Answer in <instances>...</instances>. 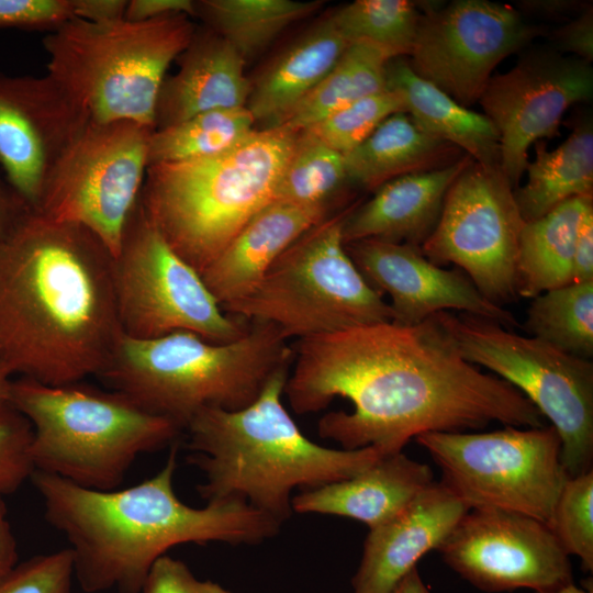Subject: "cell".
Returning a JSON list of instances; mask_svg holds the SVG:
<instances>
[{
  "label": "cell",
  "instance_id": "15",
  "mask_svg": "<svg viewBox=\"0 0 593 593\" xmlns=\"http://www.w3.org/2000/svg\"><path fill=\"white\" fill-rule=\"evenodd\" d=\"M419 2L411 69L463 107L478 102L492 71L544 29L513 5L486 0Z\"/></svg>",
  "mask_w": 593,
  "mask_h": 593
},
{
  "label": "cell",
  "instance_id": "28",
  "mask_svg": "<svg viewBox=\"0 0 593 593\" xmlns=\"http://www.w3.org/2000/svg\"><path fill=\"white\" fill-rule=\"evenodd\" d=\"M535 158L525 171L527 181L514 189L525 222L539 219L577 197L593 195V121L581 114L568 137L553 150L535 143Z\"/></svg>",
  "mask_w": 593,
  "mask_h": 593
},
{
  "label": "cell",
  "instance_id": "45",
  "mask_svg": "<svg viewBox=\"0 0 593 593\" xmlns=\"http://www.w3.org/2000/svg\"><path fill=\"white\" fill-rule=\"evenodd\" d=\"M32 211L0 175V239L8 236Z\"/></svg>",
  "mask_w": 593,
  "mask_h": 593
},
{
  "label": "cell",
  "instance_id": "51",
  "mask_svg": "<svg viewBox=\"0 0 593 593\" xmlns=\"http://www.w3.org/2000/svg\"><path fill=\"white\" fill-rule=\"evenodd\" d=\"M533 593H593L592 590H584L577 586L573 582L567 583L556 589L544 590V591H533Z\"/></svg>",
  "mask_w": 593,
  "mask_h": 593
},
{
  "label": "cell",
  "instance_id": "10",
  "mask_svg": "<svg viewBox=\"0 0 593 593\" xmlns=\"http://www.w3.org/2000/svg\"><path fill=\"white\" fill-rule=\"evenodd\" d=\"M441 471V483L469 510H499L547 524L569 475L550 426H505L488 433L418 435Z\"/></svg>",
  "mask_w": 593,
  "mask_h": 593
},
{
  "label": "cell",
  "instance_id": "8",
  "mask_svg": "<svg viewBox=\"0 0 593 593\" xmlns=\"http://www.w3.org/2000/svg\"><path fill=\"white\" fill-rule=\"evenodd\" d=\"M195 25L177 14L147 21L71 19L47 33V74L90 121H135L155 128L159 90Z\"/></svg>",
  "mask_w": 593,
  "mask_h": 593
},
{
  "label": "cell",
  "instance_id": "23",
  "mask_svg": "<svg viewBox=\"0 0 593 593\" xmlns=\"http://www.w3.org/2000/svg\"><path fill=\"white\" fill-rule=\"evenodd\" d=\"M328 216L323 208L270 202L200 273L203 282L221 307L245 298L292 243Z\"/></svg>",
  "mask_w": 593,
  "mask_h": 593
},
{
  "label": "cell",
  "instance_id": "43",
  "mask_svg": "<svg viewBox=\"0 0 593 593\" xmlns=\"http://www.w3.org/2000/svg\"><path fill=\"white\" fill-rule=\"evenodd\" d=\"M195 4L191 0H128L124 19L147 21L168 15H194Z\"/></svg>",
  "mask_w": 593,
  "mask_h": 593
},
{
  "label": "cell",
  "instance_id": "48",
  "mask_svg": "<svg viewBox=\"0 0 593 593\" xmlns=\"http://www.w3.org/2000/svg\"><path fill=\"white\" fill-rule=\"evenodd\" d=\"M18 563V546L3 496H0V577Z\"/></svg>",
  "mask_w": 593,
  "mask_h": 593
},
{
  "label": "cell",
  "instance_id": "40",
  "mask_svg": "<svg viewBox=\"0 0 593 593\" xmlns=\"http://www.w3.org/2000/svg\"><path fill=\"white\" fill-rule=\"evenodd\" d=\"M75 18L76 0H0V31L49 33Z\"/></svg>",
  "mask_w": 593,
  "mask_h": 593
},
{
  "label": "cell",
  "instance_id": "17",
  "mask_svg": "<svg viewBox=\"0 0 593 593\" xmlns=\"http://www.w3.org/2000/svg\"><path fill=\"white\" fill-rule=\"evenodd\" d=\"M437 550L450 569L489 593L573 582L569 556L549 527L517 513L469 510Z\"/></svg>",
  "mask_w": 593,
  "mask_h": 593
},
{
  "label": "cell",
  "instance_id": "19",
  "mask_svg": "<svg viewBox=\"0 0 593 593\" xmlns=\"http://www.w3.org/2000/svg\"><path fill=\"white\" fill-rule=\"evenodd\" d=\"M357 269L379 292L387 293L393 323L412 326L447 310L518 326L513 314L481 294L460 269L447 270L410 244L361 239L345 244Z\"/></svg>",
  "mask_w": 593,
  "mask_h": 593
},
{
  "label": "cell",
  "instance_id": "12",
  "mask_svg": "<svg viewBox=\"0 0 593 593\" xmlns=\"http://www.w3.org/2000/svg\"><path fill=\"white\" fill-rule=\"evenodd\" d=\"M113 282L120 326L128 337L149 339L184 331L225 344L248 328L221 309L201 275L148 219L139 199L114 257Z\"/></svg>",
  "mask_w": 593,
  "mask_h": 593
},
{
  "label": "cell",
  "instance_id": "26",
  "mask_svg": "<svg viewBox=\"0 0 593 593\" xmlns=\"http://www.w3.org/2000/svg\"><path fill=\"white\" fill-rule=\"evenodd\" d=\"M387 88L402 97L404 112L418 127L458 147L481 165L501 167L500 139L492 122L418 77L405 56L388 63Z\"/></svg>",
  "mask_w": 593,
  "mask_h": 593
},
{
  "label": "cell",
  "instance_id": "25",
  "mask_svg": "<svg viewBox=\"0 0 593 593\" xmlns=\"http://www.w3.org/2000/svg\"><path fill=\"white\" fill-rule=\"evenodd\" d=\"M348 45L329 15L293 42L251 83L246 108L256 123L261 128L282 125Z\"/></svg>",
  "mask_w": 593,
  "mask_h": 593
},
{
  "label": "cell",
  "instance_id": "3",
  "mask_svg": "<svg viewBox=\"0 0 593 593\" xmlns=\"http://www.w3.org/2000/svg\"><path fill=\"white\" fill-rule=\"evenodd\" d=\"M177 449L155 475L125 489L92 490L33 472L45 519L68 541L83 592L141 593L156 560L178 545H255L279 533L278 521L238 499L184 504L174 489Z\"/></svg>",
  "mask_w": 593,
  "mask_h": 593
},
{
  "label": "cell",
  "instance_id": "14",
  "mask_svg": "<svg viewBox=\"0 0 593 593\" xmlns=\"http://www.w3.org/2000/svg\"><path fill=\"white\" fill-rule=\"evenodd\" d=\"M525 224L500 166L473 159L450 184L438 222L419 247L432 262L455 264L491 302L515 300L518 242Z\"/></svg>",
  "mask_w": 593,
  "mask_h": 593
},
{
  "label": "cell",
  "instance_id": "11",
  "mask_svg": "<svg viewBox=\"0 0 593 593\" xmlns=\"http://www.w3.org/2000/svg\"><path fill=\"white\" fill-rule=\"evenodd\" d=\"M465 360L517 389L550 421L569 477L592 470L593 363L472 314H446Z\"/></svg>",
  "mask_w": 593,
  "mask_h": 593
},
{
  "label": "cell",
  "instance_id": "41",
  "mask_svg": "<svg viewBox=\"0 0 593 593\" xmlns=\"http://www.w3.org/2000/svg\"><path fill=\"white\" fill-rule=\"evenodd\" d=\"M141 593H232L219 583L197 579L181 560L165 555L149 570Z\"/></svg>",
  "mask_w": 593,
  "mask_h": 593
},
{
  "label": "cell",
  "instance_id": "31",
  "mask_svg": "<svg viewBox=\"0 0 593 593\" xmlns=\"http://www.w3.org/2000/svg\"><path fill=\"white\" fill-rule=\"evenodd\" d=\"M194 4V15L246 59L268 46L288 26L316 11L322 1L201 0Z\"/></svg>",
  "mask_w": 593,
  "mask_h": 593
},
{
  "label": "cell",
  "instance_id": "1",
  "mask_svg": "<svg viewBox=\"0 0 593 593\" xmlns=\"http://www.w3.org/2000/svg\"><path fill=\"white\" fill-rule=\"evenodd\" d=\"M439 312L419 324L393 322L298 339L283 393L298 414L318 412L336 396L318 434L343 449L401 452L424 433L479 429L491 422L539 427L542 416L513 385L461 356Z\"/></svg>",
  "mask_w": 593,
  "mask_h": 593
},
{
  "label": "cell",
  "instance_id": "39",
  "mask_svg": "<svg viewBox=\"0 0 593 593\" xmlns=\"http://www.w3.org/2000/svg\"><path fill=\"white\" fill-rule=\"evenodd\" d=\"M74 579L69 548L36 555L0 577V593H70Z\"/></svg>",
  "mask_w": 593,
  "mask_h": 593
},
{
  "label": "cell",
  "instance_id": "4",
  "mask_svg": "<svg viewBox=\"0 0 593 593\" xmlns=\"http://www.w3.org/2000/svg\"><path fill=\"white\" fill-rule=\"evenodd\" d=\"M288 377L282 368L249 405L202 409L184 427L206 503L238 499L282 524L293 512V489L350 478L385 456L374 447L332 449L304 436L281 401Z\"/></svg>",
  "mask_w": 593,
  "mask_h": 593
},
{
  "label": "cell",
  "instance_id": "29",
  "mask_svg": "<svg viewBox=\"0 0 593 593\" xmlns=\"http://www.w3.org/2000/svg\"><path fill=\"white\" fill-rule=\"evenodd\" d=\"M593 195L564 201L544 216L525 222L518 242L516 290L535 296L572 283L575 240Z\"/></svg>",
  "mask_w": 593,
  "mask_h": 593
},
{
  "label": "cell",
  "instance_id": "47",
  "mask_svg": "<svg viewBox=\"0 0 593 593\" xmlns=\"http://www.w3.org/2000/svg\"><path fill=\"white\" fill-rule=\"evenodd\" d=\"M589 3L577 0H524L518 1L516 9L522 13L545 18H559L572 12L580 13Z\"/></svg>",
  "mask_w": 593,
  "mask_h": 593
},
{
  "label": "cell",
  "instance_id": "24",
  "mask_svg": "<svg viewBox=\"0 0 593 593\" xmlns=\"http://www.w3.org/2000/svg\"><path fill=\"white\" fill-rule=\"evenodd\" d=\"M433 481L426 463L401 451L381 457L356 475L303 491L292 497V511L347 517L371 529L393 517Z\"/></svg>",
  "mask_w": 593,
  "mask_h": 593
},
{
  "label": "cell",
  "instance_id": "36",
  "mask_svg": "<svg viewBox=\"0 0 593 593\" xmlns=\"http://www.w3.org/2000/svg\"><path fill=\"white\" fill-rule=\"evenodd\" d=\"M398 112H404L402 97L387 89L335 111L303 132L345 155Z\"/></svg>",
  "mask_w": 593,
  "mask_h": 593
},
{
  "label": "cell",
  "instance_id": "20",
  "mask_svg": "<svg viewBox=\"0 0 593 593\" xmlns=\"http://www.w3.org/2000/svg\"><path fill=\"white\" fill-rule=\"evenodd\" d=\"M468 511L434 480L393 517L369 529L351 581L354 593H391L424 555L440 547Z\"/></svg>",
  "mask_w": 593,
  "mask_h": 593
},
{
  "label": "cell",
  "instance_id": "42",
  "mask_svg": "<svg viewBox=\"0 0 593 593\" xmlns=\"http://www.w3.org/2000/svg\"><path fill=\"white\" fill-rule=\"evenodd\" d=\"M552 49L571 54L585 61L593 59V5L590 3L577 16L551 33Z\"/></svg>",
  "mask_w": 593,
  "mask_h": 593
},
{
  "label": "cell",
  "instance_id": "5",
  "mask_svg": "<svg viewBox=\"0 0 593 593\" xmlns=\"http://www.w3.org/2000/svg\"><path fill=\"white\" fill-rule=\"evenodd\" d=\"M249 322L244 336L225 344L184 331L149 339L122 334L98 377L183 432L202 409L249 405L277 371L290 368L294 351L280 329Z\"/></svg>",
  "mask_w": 593,
  "mask_h": 593
},
{
  "label": "cell",
  "instance_id": "27",
  "mask_svg": "<svg viewBox=\"0 0 593 593\" xmlns=\"http://www.w3.org/2000/svg\"><path fill=\"white\" fill-rule=\"evenodd\" d=\"M463 155L458 147L418 127L407 113L398 112L344 159L349 182L374 191L392 179L446 167Z\"/></svg>",
  "mask_w": 593,
  "mask_h": 593
},
{
  "label": "cell",
  "instance_id": "9",
  "mask_svg": "<svg viewBox=\"0 0 593 593\" xmlns=\"http://www.w3.org/2000/svg\"><path fill=\"white\" fill-rule=\"evenodd\" d=\"M348 211L301 235L248 295L221 309L242 320L271 323L286 339L392 322L389 303L346 251L342 227Z\"/></svg>",
  "mask_w": 593,
  "mask_h": 593
},
{
  "label": "cell",
  "instance_id": "46",
  "mask_svg": "<svg viewBox=\"0 0 593 593\" xmlns=\"http://www.w3.org/2000/svg\"><path fill=\"white\" fill-rule=\"evenodd\" d=\"M77 19L108 22L124 18L126 0H76Z\"/></svg>",
  "mask_w": 593,
  "mask_h": 593
},
{
  "label": "cell",
  "instance_id": "16",
  "mask_svg": "<svg viewBox=\"0 0 593 593\" xmlns=\"http://www.w3.org/2000/svg\"><path fill=\"white\" fill-rule=\"evenodd\" d=\"M593 94L591 63L552 48L526 53L508 71L492 76L479 103L500 139V164L518 187L528 148L558 134L564 112Z\"/></svg>",
  "mask_w": 593,
  "mask_h": 593
},
{
  "label": "cell",
  "instance_id": "22",
  "mask_svg": "<svg viewBox=\"0 0 593 593\" xmlns=\"http://www.w3.org/2000/svg\"><path fill=\"white\" fill-rule=\"evenodd\" d=\"M471 160L465 154L446 167L385 182L367 202L349 209L342 227L344 244L379 239L421 247L438 222L450 184Z\"/></svg>",
  "mask_w": 593,
  "mask_h": 593
},
{
  "label": "cell",
  "instance_id": "13",
  "mask_svg": "<svg viewBox=\"0 0 593 593\" xmlns=\"http://www.w3.org/2000/svg\"><path fill=\"white\" fill-rule=\"evenodd\" d=\"M155 128L135 121H89L51 170L35 212L80 225L115 257L137 203Z\"/></svg>",
  "mask_w": 593,
  "mask_h": 593
},
{
  "label": "cell",
  "instance_id": "35",
  "mask_svg": "<svg viewBox=\"0 0 593 593\" xmlns=\"http://www.w3.org/2000/svg\"><path fill=\"white\" fill-rule=\"evenodd\" d=\"M349 42L372 43L394 57H407L413 48L421 10L409 0H356L328 14Z\"/></svg>",
  "mask_w": 593,
  "mask_h": 593
},
{
  "label": "cell",
  "instance_id": "34",
  "mask_svg": "<svg viewBox=\"0 0 593 593\" xmlns=\"http://www.w3.org/2000/svg\"><path fill=\"white\" fill-rule=\"evenodd\" d=\"M347 183L350 182L344 155L300 132L278 181L273 201L331 211Z\"/></svg>",
  "mask_w": 593,
  "mask_h": 593
},
{
  "label": "cell",
  "instance_id": "50",
  "mask_svg": "<svg viewBox=\"0 0 593 593\" xmlns=\"http://www.w3.org/2000/svg\"><path fill=\"white\" fill-rule=\"evenodd\" d=\"M12 373L0 358V401H10Z\"/></svg>",
  "mask_w": 593,
  "mask_h": 593
},
{
  "label": "cell",
  "instance_id": "6",
  "mask_svg": "<svg viewBox=\"0 0 593 593\" xmlns=\"http://www.w3.org/2000/svg\"><path fill=\"white\" fill-rule=\"evenodd\" d=\"M299 134L256 128L224 153L150 165L139 202L170 247L201 273L273 201Z\"/></svg>",
  "mask_w": 593,
  "mask_h": 593
},
{
  "label": "cell",
  "instance_id": "33",
  "mask_svg": "<svg viewBox=\"0 0 593 593\" xmlns=\"http://www.w3.org/2000/svg\"><path fill=\"white\" fill-rule=\"evenodd\" d=\"M526 332L579 358L593 357V281L572 282L534 299L526 312Z\"/></svg>",
  "mask_w": 593,
  "mask_h": 593
},
{
  "label": "cell",
  "instance_id": "37",
  "mask_svg": "<svg viewBox=\"0 0 593 593\" xmlns=\"http://www.w3.org/2000/svg\"><path fill=\"white\" fill-rule=\"evenodd\" d=\"M568 556L593 570V471L569 477L546 524Z\"/></svg>",
  "mask_w": 593,
  "mask_h": 593
},
{
  "label": "cell",
  "instance_id": "18",
  "mask_svg": "<svg viewBox=\"0 0 593 593\" xmlns=\"http://www.w3.org/2000/svg\"><path fill=\"white\" fill-rule=\"evenodd\" d=\"M89 121L48 74L0 72V165L33 211L51 170Z\"/></svg>",
  "mask_w": 593,
  "mask_h": 593
},
{
  "label": "cell",
  "instance_id": "2",
  "mask_svg": "<svg viewBox=\"0 0 593 593\" xmlns=\"http://www.w3.org/2000/svg\"><path fill=\"white\" fill-rule=\"evenodd\" d=\"M114 256L89 230L32 211L0 239V358L48 385L99 376L122 336Z\"/></svg>",
  "mask_w": 593,
  "mask_h": 593
},
{
  "label": "cell",
  "instance_id": "7",
  "mask_svg": "<svg viewBox=\"0 0 593 593\" xmlns=\"http://www.w3.org/2000/svg\"><path fill=\"white\" fill-rule=\"evenodd\" d=\"M10 402L31 424L34 471L92 490L118 489L139 455L171 447L182 432L124 394L82 381L48 385L21 377Z\"/></svg>",
  "mask_w": 593,
  "mask_h": 593
},
{
  "label": "cell",
  "instance_id": "38",
  "mask_svg": "<svg viewBox=\"0 0 593 593\" xmlns=\"http://www.w3.org/2000/svg\"><path fill=\"white\" fill-rule=\"evenodd\" d=\"M32 427L10 402L0 401V496L15 492L34 472Z\"/></svg>",
  "mask_w": 593,
  "mask_h": 593
},
{
  "label": "cell",
  "instance_id": "44",
  "mask_svg": "<svg viewBox=\"0 0 593 593\" xmlns=\"http://www.w3.org/2000/svg\"><path fill=\"white\" fill-rule=\"evenodd\" d=\"M585 281H593V203L583 214L575 240L572 266V282Z\"/></svg>",
  "mask_w": 593,
  "mask_h": 593
},
{
  "label": "cell",
  "instance_id": "49",
  "mask_svg": "<svg viewBox=\"0 0 593 593\" xmlns=\"http://www.w3.org/2000/svg\"><path fill=\"white\" fill-rule=\"evenodd\" d=\"M391 593H432L422 580L417 568L409 572Z\"/></svg>",
  "mask_w": 593,
  "mask_h": 593
},
{
  "label": "cell",
  "instance_id": "21",
  "mask_svg": "<svg viewBox=\"0 0 593 593\" xmlns=\"http://www.w3.org/2000/svg\"><path fill=\"white\" fill-rule=\"evenodd\" d=\"M179 68L165 78L155 110V128H164L197 114L244 108L251 82L244 74V57L220 34L197 29L178 57Z\"/></svg>",
  "mask_w": 593,
  "mask_h": 593
},
{
  "label": "cell",
  "instance_id": "30",
  "mask_svg": "<svg viewBox=\"0 0 593 593\" xmlns=\"http://www.w3.org/2000/svg\"><path fill=\"white\" fill-rule=\"evenodd\" d=\"M392 58L372 43H349L331 71L280 126L303 132L335 111L387 90V66Z\"/></svg>",
  "mask_w": 593,
  "mask_h": 593
},
{
  "label": "cell",
  "instance_id": "32",
  "mask_svg": "<svg viewBox=\"0 0 593 593\" xmlns=\"http://www.w3.org/2000/svg\"><path fill=\"white\" fill-rule=\"evenodd\" d=\"M255 125L253 114L244 107L208 111L178 124L155 128L149 138V166L224 153L250 135Z\"/></svg>",
  "mask_w": 593,
  "mask_h": 593
}]
</instances>
